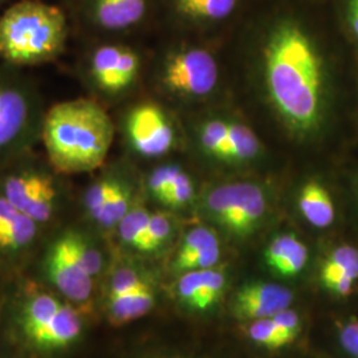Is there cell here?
I'll list each match as a JSON object with an SVG mask.
<instances>
[{
    "label": "cell",
    "instance_id": "obj_35",
    "mask_svg": "<svg viewBox=\"0 0 358 358\" xmlns=\"http://www.w3.org/2000/svg\"><path fill=\"white\" fill-rule=\"evenodd\" d=\"M272 320L276 322V325L284 331L288 333L289 336H292L294 338H297L299 334L301 332V320L300 316L289 308H285L280 310L279 313H276L275 316L271 317Z\"/></svg>",
    "mask_w": 358,
    "mask_h": 358
},
{
    "label": "cell",
    "instance_id": "obj_20",
    "mask_svg": "<svg viewBox=\"0 0 358 358\" xmlns=\"http://www.w3.org/2000/svg\"><path fill=\"white\" fill-rule=\"evenodd\" d=\"M333 279H358V250L352 245H340L325 257L320 269L321 282Z\"/></svg>",
    "mask_w": 358,
    "mask_h": 358
},
{
    "label": "cell",
    "instance_id": "obj_31",
    "mask_svg": "<svg viewBox=\"0 0 358 358\" xmlns=\"http://www.w3.org/2000/svg\"><path fill=\"white\" fill-rule=\"evenodd\" d=\"M192 196H194V186H192V179L185 171H180L174 183L170 186V189L165 192V195L158 202L169 207L180 208L187 205L192 201Z\"/></svg>",
    "mask_w": 358,
    "mask_h": 358
},
{
    "label": "cell",
    "instance_id": "obj_23",
    "mask_svg": "<svg viewBox=\"0 0 358 358\" xmlns=\"http://www.w3.org/2000/svg\"><path fill=\"white\" fill-rule=\"evenodd\" d=\"M65 232L78 262L96 280L103 273V256L100 248L81 231L72 229Z\"/></svg>",
    "mask_w": 358,
    "mask_h": 358
},
{
    "label": "cell",
    "instance_id": "obj_28",
    "mask_svg": "<svg viewBox=\"0 0 358 358\" xmlns=\"http://www.w3.org/2000/svg\"><path fill=\"white\" fill-rule=\"evenodd\" d=\"M173 231V224L170 217L164 213H152L148 230L142 241L140 252L152 254L162 248L169 242Z\"/></svg>",
    "mask_w": 358,
    "mask_h": 358
},
{
    "label": "cell",
    "instance_id": "obj_14",
    "mask_svg": "<svg viewBox=\"0 0 358 358\" xmlns=\"http://www.w3.org/2000/svg\"><path fill=\"white\" fill-rule=\"evenodd\" d=\"M157 294L153 282H148L128 294H120L105 300V310L109 322L115 327H122L133 321L140 320L155 307Z\"/></svg>",
    "mask_w": 358,
    "mask_h": 358
},
{
    "label": "cell",
    "instance_id": "obj_15",
    "mask_svg": "<svg viewBox=\"0 0 358 358\" xmlns=\"http://www.w3.org/2000/svg\"><path fill=\"white\" fill-rule=\"evenodd\" d=\"M307 260V245L292 234L278 235L266 250L267 266L284 278L299 275L306 267Z\"/></svg>",
    "mask_w": 358,
    "mask_h": 358
},
{
    "label": "cell",
    "instance_id": "obj_9",
    "mask_svg": "<svg viewBox=\"0 0 358 358\" xmlns=\"http://www.w3.org/2000/svg\"><path fill=\"white\" fill-rule=\"evenodd\" d=\"M129 140L143 157H161L174 145V130L164 110L154 103H141L127 120Z\"/></svg>",
    "mask_w": 358,
    "mask_h": 358
},
{
    "label": "cell",
    "instance_id": "obj_32",
    "mask_svg": "<svg viewBox=\"0 0 358 358\" xmlns=\"http://www.w3.org/2000/svg\"><path fill=\"white\" fill-rule=\"evenodd\" d=\"M182 170L178 166H162L155 169L148 179V187L154 198L159 201L174 183Z\"/></svg>",
    "mask_w": 358,
    "mask_h": 358
},
{
    "label": "cell",
    "instance_id": "obj_33",
    "mask_svg": "<svg viewBox=\"0 0 358 358\" xmlns=\"http://www.w3.org/2000/svg\"><path fill=\"white\" fill-rule=\"evenodd\" d=\"M140 69V59L136 52L122 47L121 57H120V66H118V85L120 92L128 88L129 85L134 81Z\"/></svg>",
    "mask_w": 358,
    "mask_h": 358
},
{
    "label": "cell",
    "instance_id": "obj_2",
    "mask_svg": "<svg viewBox=\"0 0 358 358\" xmlns=\"http://www.w3.org/2000/svg\"><path fill=\"white\" fill-rule=\"evenodd\" d=\"M87 316L47 284L23 282L7 306L6 333L31 357L66 358L85 340Z\"/></svg>",
    "mask_w": 358,
    "mask_h": 358
},
{
    "label": "cell",
    "instance_id": "obj_6",
    "mask_svg": "<svg viewBox=\"0 0 358 358\" xmlns=\"http://www.w3.org/2000/svg\"><path fill=\"white\" fill-rule=\"evenodd\" d=\"M43 282L55 292L63 296L87 315L90 313L96 280L78 262L65 231L48 245L45 251L43 259Z\"/></svg>",
    "mask_w": 358,
    "mask_h": 358
},
{
    "label": "cell",
    "instance_id": "obj_3",
    "mask_svg": "<svg viewBox=\"0 0 358 358\" xmlns=\"http://www.w3.org/2000/svg\"><path fill=\"white\" fill-rule=\"evenodd\" d=\"M113 136L110 117L99 103L87 99L56 103L43 122V141L52 166L65 174L101 166Z\"/></svg>",
    "mask_w": 358,
    "mask_h": 358
},
{
    "label": "cell",
    "instance_id": "obj_38",
    "mask_svg": "<svg viewBox=\"0 0 358 358\" xmlns=\"http://www.w3.org/2000/svg\"><path fill=\"white\" fill-rule=\"evenodd\" d=\"M0 358H34L31 357V356H28L26 355L24 352H22V350H17V349H15L13 348V350L11 352H3V353H0Z\"/></svg>",
    "mask_w": 358,
    "mask_h": 358
},
{
    "label": "cell",
    "instance_id": "obj_26",
    "mask_svg": "<svg viewBox=\"0 0 358 358\" xmlns=\"http://www.w3.org/2000/svg\"><path fill=\"white\" fill-rule=\"evenodd\" d=\"M247 332L248 337L255 344L267 349H282L284 346L292 344L296 340L288 333L282 331L271 317L250 321Z\"/></svg>",
    "mask_w": 358,
    "mask_h": 358
},
{
    "label": "cell",
    "instance_id": "obj_36",
    "mask_svg": "<svg viewBox=\"0 0 358 358\" xmlns=\"http://www.w3.org/2000/svg\"><path fill=\"white\" fill-rule=\"evenodd\" d=\"M118 358H192L187 355H182L179 352H174L169 348H142L138 350H133L131 353H127L122 355L121 357Z\"/></svg>",
    "mask_w": 358,
    "mask_h": 358
},
{
    "label": "cell",
    "instance_id": "obj_10",
    "mask_svg": "<svg viewBox=\"0 0 358 358\" xmlns=\"http://www.w3.org/2000/svg\"><path fill=\"white\" fill-rule=\"evenodd\" d=\"M34 103L20 85L0 78V154L10 153L31 130Z\"/></svg>",
    "mask_w": 358,
    "mask_h": 358
},
{
    "label": "cell",
    "instance_id": "obj_8",
    "mask_svg": "<svg viewBox=\"0 0 358 358\" xmlns=\"http://www.w3.org/2000/svg\"><path fill=\"white\" fill-rule=\"evenodd\" d=\"M164 81L169 90L176 93L189 97H203L217 87V62L205 50L178 52L169 59Z\"/></svg>",
    "mask_w": 358,
    "mask_h": 358
},
{
    "label": "cell",
    "instance_id": "obj_34",
    "mask_svg": "<svg viewBox=\"0 0 358 358\" xmlns=\"http://www.w3.org/2000/svg\"><path fill=\"white\" fill-rule=\"evenodd\" d=\"M338 340L346 353L358 358V319L350 317L338 325Z\"/></svg>",
    "mask_w": 358,
    "mask_h": 358
},
{
    "label": "cell",
    "instance_id": "obj_4",
    "mask_svg": "<svg viewBox=\"0 0 358 358\" xmlns=\"http://www.w3.org/2000/svg\"><path fill=\"white\" fill-rule=\"evenodd\" d=\"M66 31L60 8L23 0L0 17V56L13 64L44 63L63 50Z\"/></svg>",
    "mask_w": 358,
    "mask_h": 358
},
{
    "label": "cell",
    "instance_id": "obj_12",
    "mask_svg": "<svg viewBox=\"0 0 358 358\" xmlns=\"http://www.w3.org/2000/svg\"><path fill=\"white\" fill-rule=\"evenodd\" d=\"M38 229L40 224L0 194V262L13 263L28 252L38 239Z\"/></svg>",
    "mask_w": 358,
    "mask_h": 358
},
{
    "label": "cell",
    "instance_id": "obj_27",
    "mask_svg": "<svg viewBox=\"0 0 358 358\" xmlns=\"http://www.w3.org/2000/svg\"><path fill=\"white\" fill-rule=\"evenodd\" d=\"M219 239L217 234L207 227L199 226L187 232L183 242L179 247L177 256L174 259L173 267L177 271L180 264H183L186 260H189L192 256L198 255L208 248L217 247Z\"/></svg>",
    "mask_w": 358,
    "mask_h": 358
},
{
    "label": "cell",
    "instance_id": "obj_7",
    "mask_svg": "<svg viewBox=\"0 0 358 358\" xmlns=\"http://www.w3.org/2000/svg\"><path fill=\"white\" fill-rule=\"evenodd\" d=\"M0 194L38 224L51 222L59 210V190L51 176L38 170H20L7 176Z\"/></svg>",
    "mask_w": 358,
    "mask_h": 358
},
{
    "label": "cell",
    "instance_id": "obj_30",
    "mask_svg": "<svg viewBox=\"0 0 358 358\" xmlns=\"http://www.w3.org/2000/svg\"><path fill=\"white\" fill-rule=\"evenodd\" d=\"M117 183H118V179L103 178L90 185V189L84 195V206H85L87 214L90 215L92 220H94L101 213L103 206L106 205L110 195L115 192Z\"/></svg>",
    "mask_w": 358,
    "mask_h": 358
},
{
    "label": "cell",
    "instance_id": "obj_18",
    "mask_svg": "<svg viewBox=\"0 0 358 358\" xmlns=\"http://www.w3.org/2000/svg\"><path fill=\"white\" fill-rule=\"evenodd\" d=\"M122 47L103 45L93 53L90 69L97 85L106 92H120L118 66Z\"/></svg>",
    "mask_w": 358,
    "mask_h": 358
},
{
    "label": "cell",
    "instance_id": "obj_13",
    "mask_svg": "<svg viewBox=\"0 0 358 358\" xmlns=\"http://www.w3.org/2000/svg\"><path fill=\"white\" fill-rule=\"evenodd\" d=\"M227 278L223 269H194L182 272L177 282V294L183 306L205 312L214 307L226 288Z\"/></svg>",
    "mask_w": 358,
    "mask_h": 358
},
{
    "label": "cell",
    "instance_id": "obj_16",
    "mask_svg": "<svg viewBox=\"0 0 358 358\" xmlns=\"http://www.w3.org/2000/svg\"><path fill=\"white\" fill-rule=\"evenodd\" d=\"M92 16L103 29L118 31L137 24L146 11V0H92Z\"/></svg>",
    "mask_w": 358,
    "mask_h": 358
},
{
    "label": "cell",
    "instance_id": "obj_17",
    "mask_svg": "<svg viewBox=\"0 0 358 358\" xmlns=\"http://www.w3.org/2000/svg\"><path fill=\"white\" fill-rule=\"evenodd\" d=\"M299 208L312 226L325 229L334 220V205L328 190L316 180L307 182L299 195Z\"/></svg>",
    "mask_w": 358,
    "mask_h": 358
},
{
    "label": "cell",
    "instance_id": "obj_1",
    "mask_svg": "<svg viewBox=\"0 0 358 358\" xmlns=\"http://www.w3.org/2000/svg\"><path fill=\"white\" fill-rule=\"evenodd\" d=\"M269 100L282 121L299 134L319 127L324 103V68L306 31L294 22L276 27L264 50Z\"/></svg>",
    "mask_w": 358,
    "mask_h": 358
},
{
    "label": "cell",
    "instance_id": "obj_37",
    "mask_svg": "<svg viewBox=\"0 0 358 358\" xmlns=\"http://www.w3.org/2000/svg\"><path fill=\"white\" fill-rule=\"evenodd\" d=\"M349 22L353 32L358 38V0H350L349 3Z\"/></svg>",
    "mask_w": 358,
    "mask_h": 358
},
{
    "label": "cell",
    "instance_id": "obj_22",
    "mask_svg": "<svg viewBox=\"0 0 358 358\" xmlns=\"http://www.w3.org/2000/svg\"><path fill=\"white\" fill-rule=\"evenodd\" d=\"M150 282L152 279L149 273L136 264L127 263L117 266L108 279L105 300L120 294H128L130 291L137 289Z\"/></svg>",
    "mask_w": 358,
    "mask_h": 358
},
{
    "label": "cell",
    "instance_id": "obj_5",
    "mask_svg": "<svg viewBox=\"0 0 358 358\" xmlns=\"http://www.w3.org/2000/svg\"><path fill=\"white\" fill-rule=\"evenodd\" d=\"M210 217L235 236H247L260 226L267 213L264 192L250 182L220 185L207 194Z\"/></svg>",
    "mask_w": 358,
    "mask_h": 358
},
{
    "label": "cell",
    "instance_id": "obj_19",
    "mask_svg": "<svg viewBox=\"0 0 358 358\" xmlns=\"http://www.w3.org/2000/svg\"><path fill=\"white\" fill-rule=\"evenodd\" d=\"M260 152V142L255 133L239 122H230L229 143L217 153L224 161H250Z\"/></svg>",
    "mask_w": 358,
    "mask_h": 358
},
{
    "label": "cell",
    "instance_id": "obj_24",
    "mask_svg": "<svg viewBox=\"0 0 358 358\" xmlns=\"http://www.w3.org/2000/svg\"><path fill=\"white\" fill-rule=\"evenodd\" d=\"M150 214L152 213H149L143 206H131L128 214L121 219L117 226L122 243L140 252Z\"/></svg>",
    "mask_w": 358,
    "mask_h": 358
},
{
    "label": "cell",
    "instance_id": "obj_29",
    "mask_svg": "<svg viewBox=\"0 0 358 358\" xmlns=\"http://www.w3.org/2000/svg\"><path fill=\"white\" fill-rule=\"evenodd\" d=\"M230 122L224 120L207 121L199 131V141L206 153L217 158V153L229 143Z\"/></svg>",
    "mask_w": 358,
    "mask_h": 358
},
{
    "label": "cell",
    "instance_id": "obj_25",
    "mask_svg": "<svg viewBox=\"0 0 358 358\" xmlns=\"http://www.w3.org/2000/svg\"><path fill=\"white\" fill-rule=\"evenodd\" d=\"M131 192L127 183L118 179L115 192L110 195L101 213L93 220L97 226L103 229L117 227L121 219L128 214L131 208Z\"/></svg>",
    "mask_w": 358,
    "mask_h": 358
},
{
    "label": "cell",
    "instance_id": "obj_11",
    "mask_svg": "<svg viewBox=\"0 0 358 358\" xmlns=\"http://www.w3.org/2000/svg\"><path fill=\"white\" fill-rule=\"evenodd\" d=\"M294 301L291 289L275 282H247L232 299V313L241 320L268 319Z\"/></svg>",
    "mask_w": 358,
    "mask_h": 358
},
{
    "label": "cell",
    "instance_id": "obj_21",
    "mask_svg": "<svg viewBox=\"0 0 358 358\" xmlns=\"http://www.w3.org/2000/svg\"><path fill=\"white\" fill-rule=\"evenodd\" d=\"M238 0H176L177 8L183 16L192 20L215 22L226 19Z\"/></svg>",
    "mask_w": 358,
    "mask_h": 358
}]
</instances>
